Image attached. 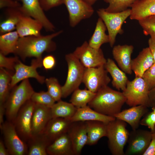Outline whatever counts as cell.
Returning <instances> with one entry per match:
<instances>
[{"label":"cell","instance_id":"cell-1","mask_svg":"<svg viewBox=\"0 0 155 155\" xmlns=\"http://www.w3.org/2000/svg\"><path fill=\"white\" fill-rule=\"evenodd\" d=\"M63 32L60 30L46 35L20 37L14 54L24 61L27 58H42L44 52L50 53L56 50V44L53 40Z\"/></svg>","mask_w":155,"mask_h":155},{"label":"cell","instance_id":"cell-2","mask_svg":"<svg viewBox=\"0 0 155 155\" xmlns=\"http://www.w3.org/2000/svg\"><path fill=\"white\" fill-rule=\"evenodd\" d=\"M126 100L122 92L115 90L107 86L97 92L88 105L101 114L114 117L121 111Z\"/></svg>","mask_w":155,"mask_h":155},{"label":"cell","instance_id":"cell-3","mask_svg":"<svg viewBox=\"0 0 155 155\" xmlns=\"http://www.w3.org/2000/svg\"><path fill=\"white\" fill-rule=\"evenodd\" d=\"M34 92L28 79L22 80L11 90L5 104L6 120L13 123L20 108L30 99Z\"/></svg>","mask_w":155,"mask_h":155},{"label":"cell","instance_id":"cell-4","mask_svg":"<svg viewBox=\"0 0 155 155\" xmlns=\"http://www.w3.org/2000/svg\"><path fill=\"white\" fill-rule=\"evenodd\" d=\"M126 123L116 118L107 124V137L110 151L113 155H124V148L127 142L129 133Z\"/></svg>","mask_w":155,"mask_h":155},{"label":"cell","instance_id":"cell-5","mask_svg":"<svg viewBox=\"0 0 155 155\" xmlns=\"http://www.w3.org/2000/svg\"><path fill=\"white\" fill-rule=\"evenodd\" d=\"M67 65V73L66 81L62 86V98H65L79 88L82 82L85 68L73 53L65 55Z\"/></svg>","mask_w":155,"mask_h":155},{"label":"cell","instance_id":"cell-6","mask_svg":"<svg viewBox=\"0 0 155 155\" xmlns=\"http://www.w3.org/2000/svg\"><path fill=\"white\" fill-rule=\"evenodd\" d=\"M149 90L142 77H135L129 81L125 89L122 92L126 98V103L129 106L142 105L150 107L149 98Z\"/></svg>","mask_w":155,"mask_h":155},{"label":"cell","instance_id":"cell-7","mask_svg":"<svg viewBox=\"0 0 155 155\" xmlns=\"http://www.w3.org/2000/svg\"><path fill=\"white\" fill-rule=\"evenodd\" d=\"M97 13L106 26L109 38V43L113 47L117 34L123 33L122 26L125 20L129 17L131 9L129 8L121 12L111 13L106 11L104 8H102L98 9Z\"/></svg>","mask_w":155,"mask_h":155},{"label":"cell","instance_id":"cell-8","mask_svg":"<svg viewBox=\"0 0 155 155\" xmlns=\"http://www.w3.org/2000/svg\"><path fill=\"white\" fill-rule=\"evenodd\" d=\"M0 128L3 141L9 155H28L27 144L20 138L13 123L6 120Z\"/></svg>","mask_w":155,"mask_h":155},{"label":"cell","instance_id":"cell-9","mask_svg":"<svg viewBox=\"0 0 155 155\" xmlns=\"http://www.w3.org/2000/svg\"><path fill=\"white\" fill-rule=\"evenodd\" d=\"M42 58H35L32 60L30 65L24 64L20 60L15 66V72L12 77L10 90L19 82L30 78L35 79L41 84L44 83L45 77L39 75L37 71L38 68L42 67Z\"/></svg>","mask_w":155,"mask_h":155},{"label":"cell","instance_id":"cell-10","mask_svg":"<svg viewBox=\"0 0 155 155\" xmlns=\"http://www.w3.org/2000/svg\"><path fill=\"white\" fill-rule=\"evenodd\" d=\"M35 105L31 99L27 101L20 109L13 123L18 135L26 144L32 135V118Z\"/></svg>","mask_w":155,"mask_h":155},{"label":"cell","instance_id":"cell-11","mask_svg":"<svg viewBox=\"0 0 155 155\" xmlns=\"http://www.w3.org/2000/svg\"><path fill=\"white\" fill-rule=\"evenodd\" d=\"M85 68H92L104 65L107 59L101 49H94L84 41L73 53Z\"/></svg>","mask_w":155,"mask_h":155},{"label":"cell","instance_id":"cell-12","mask_svg":"<svg viewBox=\"0 0 155 155\" xmlns=\"http://www.w3.org/2000/svg\"><path fill=\"white\" fill-rule=\"evenodd\" d=\"M104 65L85 68L82 80L87 89L96 93L102 88L108 86L111 79L108 75Z\"/></svg>","mask_w":155,"mask_h":155},{"label":"cell","instance_id":"cell-13","mask_svg":"<svg viewBox=\"0 0 155 155\" xmlns=\"http://www.w3.org/2000/svg\"><path fill=\"white\" fill-rule=\"evenodd\" d=\"M66 7L70 26L74 27L81 21L92 16L94 10L92 6L84 0H62Z\"/></svg>","mask_w":155,"mask_h":155},{"label":"cell","instance_id":"cell-14","mask_svg":"<svg viewBox=\"0 0 155 155\" xmlns=\"http://www.w3.org/2000/svg\"><path fill=\"white\" fill-rule=\"evenodd\" d=\"M151 131L132 129L129 133L125 155H143L148 148L152 139Z\"/></svg>","mask_w":155,"mask_h":155},{"label":"cell","instance_id":"cell-15","mask_svg":"<svg viewBox=\"0 0 155 155\" xmlns=\"http://www.w3.org/2000/svg\"><path fill=\"white\" fill-rule=\"evenodd\" d=\"M22 3L19 8L24 14L39 21L47 32H54L55 27L45 15L40 0H16Z\"/></svg>","mask_w":155,"mask_h":155},{"label":"cell","instance_id":"cell-16","mask_svg":"<svg viewBox=\"0 0 155 155\" xmlns=\"http://www.w3.org/2000/svg\"><path fill=\"white\" fill-rule=\"evenodd\" d=\"M71 141L74 155H79L86 145L87 140V125L86 121L72 122L67 131Z\"/></svg>","mask_w":155,"mask_h":155},{"label":"cell","instance_id":"cell-17","mask_svg":"<svg viewBox=\"0 0 155 155\" xmlns=\"http://www.w3.org/2000/svg\"><path fill=\"white\" fill-rule=\"evenodd\" d=\"M52 118L51 108L35 104L32 118V135L43 133L48 122Z\"/></svg>","mask_w":155,"mask_h":155},{"label":"cell","instance_id":"cell-18","mask_svg":"<svg viewBox=\"0 0 155 155\" xmlns=\"http://www.w3.org/2000/svg\"><path fill=\"white\" fill-rule=\"evenodd\" d=\"M43 28L42 24L39 21L21 11L16 28L20 37L40 35Z\"/></svg>","mask_w":155,"mask_h":155},{"label":"cell","instance_id":"cell-19","mask_svg":"<svg viewBox=\"0 0 155 155\" xmlns=\"http://www.w3.org/2000/svg\"><path fill=\"white\" fill-rule=\"evenodd\" d=\"M134 49L131 45H118L114 46L112 53L114 59L121 69L125 73L131 74L132 59L131 55Z\"/></svg>","mask_w":155,"mask_h":155},{"label":"cell","instance_id":"cell-20","mask_svg":"<svg viewBox=\"0 0 155 155\" xmlns=\"http://www.w3.org/2000/svg\"><path fill=\"white\" fill-rule=\"evenodd\" d=\"M72 122L69 119L53 118L48 122L43 133L51 144L57 138L67 133Z\"/></svg>","mask_w":155,"mask_h":155},{"label":"cell","instance_id":"cell-21","mask_svg":"<svg viewBox=\"0 0 155 155\" xmlns=\"http://www.w3.org/2000/svg\"><path fill=\"white\" fill-rule=\"evenodd\" d=\"M148 107L142 105L131 106L121 111L114 116L129 124L132 129H137L142 117L148 111Z\"/></svg>","mask_w":155,"mask_h":155},{"label":"cell","instance_id":"cell-22","mask_svg":"<svg viewBox=\"0 0 155 155\" xmlns=\"http://www.w3.org/2000/svg\"><path fill=\"white\" fill-rule=\"evenodd\" d=\"M115 119L114 117L101 114L87 105L77 108L75 114L70 120L72 122L99 121L107 123Z\"/></svg>","mask_w":155,"mask_h":155},{"label":"cell","instance_id":"cell-23","mask_svg":"<svg viewBox=\"0 0 155 155\" xmlns=\"http://www.w3.org/2000/svg\"><path fill=\"white\" fill-rule=\"evenodd\" d=\"M130 19L138 21L155 15V0H138L131 7Z\"/></svg>","mask_w":155,"mask_h":155},{"label":"cell","instance_id":"cell-24","mask_svg":"<svg viewBox=\"0 0 155 155\" xmlns=\"http://www.w3.org/2000/svg\"><path fill=\"white\" fill-rule=\"evenodd\" d=\"M153 64V56L148 47H146L144 48L135 58L132 59L131 69L135 77H142Z\"/></svg>","mask_w":155,"mask_h":155},{"label":"cell","instance_id":"cell-25","mask_svg":"<svg viewBox=\"0 0 155 155\" xmlns=\"http://www.w3.org/2000/svg\"><path fill=\"white\" fill-rule=\"evenodd\" d=\"M46 152L49 155H74L72 143L67 133L50 144L47 148Z\"/></svg>","mask_w":155,"mask_h":155},{"label":"cell","instance_id":"cell-26","mask_svg":"<svg viewBox=\"0 0 155 155\" xmlns=\"http://www.w3.org/2000/svg\"><path fill=\"white\" fill-rule=\"evenodd\" d=\"M104 67L112 78L113 86L118 90L123 91L129 81L126 73L121 70L114 61L110 58L107 59Z\"/></svg>","mask_w":155,"mask_h":155},{"label":"cell","instance_id":"cell-27","mask_svg":"<svg viewBox=\"0 0 155 155\" xmlns=\"http://www.w3.org/2000/svg\"><path fill=\"white\" fill-rule=\"evenodd\" d=\"M27 144L28 155H47V148L51 143L42 133L32 135Z\"/></svg>","mask_w":155,"mask_h":155},{"label":"cell","instance_id":"cell-28","mask_svg":"<svg viewBox=\"0 0 155 155\" xmlns=\"http://www.w3.org/2000/svg\"><path fill=\"white\" fill-rule=\"evenodd\" d=\"M86 122L87 125L88 136L86 145H94L101 138L106 137L107 123L99 121Z\"/></svg>","mask_w":155,"mask_h":155},{"label":"cell","instance_id":"cell-29","mask_svg":"<svg viewBox=\"0 0 155 155\" xmlns=\"http://www.w3.org/2000/svg\"><path fill=\"white\" fill-rule=\"evenodd\" d=\"M106 26L100 18L97 20L94 32L88 42L91 47L97 49H100L103 44L109 42V38L106 31Z\"/></svg>","mask_w":155,"mask_h":155},{"label":"cell","instance_id":"cell-30","mask_svg":"<svg viewBox=\"0 0 155 155\" xmlns=\"http://www.w3.org/2000/svg\"><path fill=\"white\" fill-rule=\"evenodd\" d=\"M19 38L16 30L1 34L0 53L5 56L14 54Z\"/></svg>","mask_w":155,"mask_h":155},{"label":"cell","instance_id":"cell-31","mask_svg":"<svg viewBox=\"0 0 155 155\" xmlns=\"http://www.w3.org/2000/svg\"><path fill=\"white\" fill-rule=\"evenodd\" d=\"M51 108L52 117H61L70 119L75 114L77 108L71 103L61 100L57 102Z\"/></svg>","mask_w":155,"mask_h":155},{"label":"cell","instance_id":"cell-32","mask_svg":"<svg viewBox=\"0 0 155 155\" xmlns=\"http://www.w3.org/2000/svg\"><path fill=\"white\" fill-rule=\"evenodd\" d=\"M7 17L0 24L1 34L9 32L16 29L21 11L19 7L9 8L7 10Z\"/></svg>","mask_w":155,"mask_h":155},{"label":"cell","instance_id":"cell-33","mask_svg":"<svg viewBox=\"0 0 155 155\" xmlns=\"http://www.w3.org/2000/svg\"><path fill=\"white\" fill-rule=\"evenodd\" d=\"M14 73L0 67V104H5L10 93V85Z\"/></svg>","mask_w":155,"mask_h":155},{"label":"cell","instance_id":"cell-34","mask_svg":"<svg viewBox=\"0 0 155 155\" xmlns=\"http://www.w3.org/2000/svg\"><path fill=\"white\" fill-rule=\"evenodd\" d=\"M96 93L88 89L78 88L72 93L70 103L77 108L85 106L92 100Z\"/></svg>","mask_w":155,"mask_h":155},{"label":"cell","instance_id":"cell-35","mask_svg":"<svg viewBox=\"0 0 155 155\" xmlns=\"http://www.w3.org/2000/svg\"><path fill=\"white\" fill-rule=\"evenodd\" d=\"M108 4V6L104 8L109 13H118L125 11L131 7L132 5L138 0H104Z\"/></svg>","mask_w":155,"mask_h":155},{"label":"cell","instance_id":"cell-36","mask_svg":"<svg viewBox=\"0 0 155 155\" xmlns=\"http://www.w3.org/2000/svg\"><path fill=\"white\" fill-rule=\"evenodd\" d=\"M47 91L55 101L61 100L62 91L61 86L57 78L51 77L46 78L45 81Z\"/></svg>","mask_w":155,"mask_h":155},{"label":"cell","instance_id":"cell-37","mask_svg":"<svg viewBox=\"0 0 155 155\" xmlns=\"http://www.w3.org/2000/svg\"><path fill=\"white\" fill-rule=\"evenodd\" d=\"M30 99L35 104H41L51 108L56 102L47 91L34 92Z\"/></svg>","mask_w":155,"mask_h":155},{"label":"cell","instance_id":"cell-38","mask_svg":"<svg viewBox=\"0 0 155 155\" xmlns=\"http://www.w3.org/2000/svg\"><path fill=\"white\" fill-rule=\"evenodd\" d=\"M138 21L145 35L155 37V15Z\"/></svg>","mask_w":155,"mask_h":155},{"label":"cell","instance_id":"cell-39","mask_svg":"<svg viewBox=\"0 0 155 155\" xmlns=\"http://www.w3.org/2000/svg\"><path fill=\"white\" fill-rule=\"evenodd\" d=\"M19 60V57L17 56L7 57L0 53V67L14 73L15 66Z\"/></svg>","mask_w":155,"mask_h":155},{"label":"cell","instance_id":"cell-40","mask_svg":"<svg viewBox=\"0 0 155 155\" xmlns=\"http://www.w3.org/2000/svg\"><path fill=\"white\" fill-rule=\"evenodd\" d=\"M142 78L147 84L149 90L155 86V63L145 72Z\"/></svg>","mask_w":155,"mask_h":155},{"label":"cell","instance_id":"cell-41","mask_svg":"<svg viewBox=\"0 0 155 155\" xmlns=\"http://www.w3.org/2000/svg\"><path fill=\"white\" fill-rule=\"evenodd\" d=\"M140 124L147 127L151 132L155 131V113L153 111L147 113L141 119Z\"/></svg>","mask_w":155,"mask_h":155},{"label":"cell","instance_id":"cell-42","mask_svg":"<svg viewBox=\"0 0 155 155\" xmlns=\"http://www.w3.org/2000/svg\"><path fill=\"white\" fill-rule=\"evenodd\" d=\"M44 11H47L63 4L62 0H40Z\"/></svg>","mask_w":155,"mask_h":155},{"label":"cell","instance_id":"cell-43","mask_svg":"<svg viewBox=\"0 0 155 155\" xmlns=\"http://www.w3.org/2000/svg\"><path fill=\"white\" fill-rule=\"evenodd\" d=\"M56 64L55 59L52 55H46L42 59V67L46 70L52 69L55 67Z\"/></svg>","mask_w":155,"mask_h":155},{"label":"cell","instance_id":"cell-44","mask_svg":"<svg viewBox=\"0 0 155 155\" xmlns=\"http://www.w3.org/2000/svg\"><path fill=\"white\" fill-rule=\"evenodd\" d=\"M21 4L17 1L13 0H0V8L5 7L9 8H16L20 7Z\"/></svg>","mask_w":155,"mask_h":155},{"label":"cell","instance_id":"cell-45","mask_svg":"<svg viewBox=\"0 0 155 155\" xmlns=\"http://www.w3.org/2000/svg\"><path fill=\"white\" fill-rule=\"evenodd\" d=\"M152 133V139L150 145L143 155H155V131Z\"/></svg>","mask_w":155,"mask_h":155},{"label":"cell","instance_id":"cell-46","mask_svg":"<svg viewBox=\"0 0 155 155\" xmlns=\"http://www.w3.org/2000/svg\"><path fill=\"white\" fill-rule=\"evenodd\" d=\"M148 48L152 53L154 59V63H155V37L150 36L148 40Z\"/></svg>","mask_w":155,"mask_h":155},{"label":"cell","instance_id":"cell-47","mask_svg":"<svg viewBox=\"0 0 155 155\" xmlns=\"http://www.w3.org/2000/svg\"><path fill=\"white\" fill-rule=\"evenodd\" d=\"M148 96L150 107H155V86L149 90Z\"/></svg>","mask_w":155,"mask_h":155},{"label":"cell","instance_id":"cell-48","mask_svg":"<svg viewBox=\"0 0 155 155\" xmlns=\"http://www.w3.org/2000/svg\"><path fill=\"white\" fill-rule=\"evenodd\" d=\"M9 154L3 140H0V155H9Z\"/></svg>","mask_w":155,"mask_h":155},{"label":"cell","instance_id":"cell-49","mask_svg":"<svg viewBox=\"0 0 155 155\" xmlns=\"http://www.w3.org/2000/svg\"><path fill=\"white\" fill-rule=\"evenodd\" d=\"M5 104H0V126L4 122V117L5 115Z\"/></svg>","mask_w":155,"mask_h":155},{"label":"cell","instance_id":"cell-50","mask_svg":"<svg viewBox=\"0 0 155 155\" xmlns=\"http://www.w3.org/2000/svg\"><path fill=\"white\" fill-rule=\"evenodd\" d=\"M89 5H92L94 4L96 1L98 0H84Z\"/></svg>","mask_w":155,"mask_h":155},{"label":"cell","instance_id":"cell-51","mask_svg":"<svg viewBox=\"0 0 155 155\" xmlns=\"http://www.w3.org/2000/svg\"><path fill=\"white\" fill-rule=\"evenodd\" d=\"M152 108V111L155 113V107Z\"/></svg>","mask_w":155,"mask_h":155}]
</instances>
